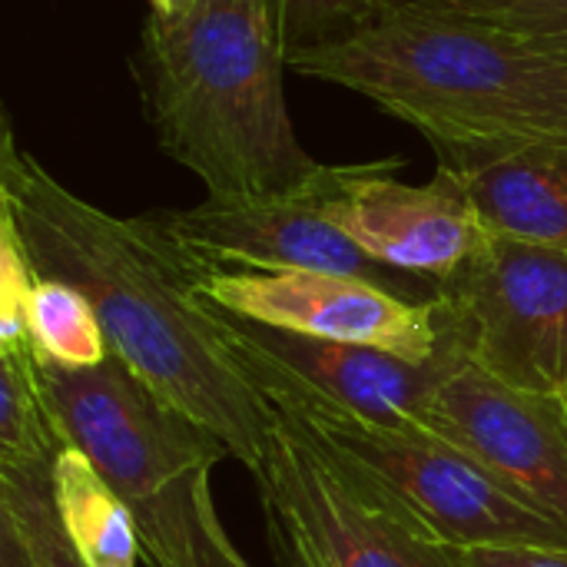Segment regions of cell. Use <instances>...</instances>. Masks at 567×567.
Listing matches in <instances>:
<instances>
[{
    "label": "cell",
    "mask_w": 567,
    "mask_h": 567,
    "mask_svg": "<svg viewBox=\"0 0 567 567\" xmlns=\"http://www.w3.org/2000/svg\"><path fill=\"white\" fill-rule=\"evenodd\" d=\"M0 213L40 276L93 302L110 352L259 478L276 412L236 359L219 309L199 299L196 262L156 219H123L86 203L10 126L0 146Z\"/></svg>",
    "instance_id": "1"
},
{
    "label": "cell",
    "mask_w": 567,
    "mask_h": 567,
    "mask_svg": "<svg viewBox=\"0 0 567 567\" xmlns=\"http://www.w3.org/2000/svg\"><path fill=\"white\" fill-rule=\"evenodd\" d=\"M286 70L266 0L150 10L133 56L156 143L219 199L282 196L322 169L296 136Z\"/></svg>",
    "instance_id": "2"
},
{
    "label": "cell",
    "mask_w": 567,
    "mask_h": 567,
    "mask_svg": "<svg viewBox=\"0 0 567 567\" xmlns=\"http://www.w3.org/2000/svg\"><path fill=\"white\" fill-rule=\"evenodd\" d=\"M289 70L362 93L432 146L567 140V37L399 3Z\"/></svg>",
    "instance_id": "3"
},
{
    "label": "cell",
    "mask_w": 567,
    "mask_h": 567,
    "mask_svg": "<svg viewBox=\"0 0 567 567\" xmlns=\"http://www.w3.org/2000/svg\"><path fill=\"white\" fill-rule=\"evenodd\" d=\"M37 369L63 442L130 505L153 567H196L199 498L229 449L113 352L96 369Z\"/></svg>",
    "instance_id": "4"
},
{
    "label": "cell",
    "mask_w": 567,
    "mask_h": 567,
    "mask_svg": "<svg viewBox=\"0 0 567 567\" xmlns=\"http://www.w3.org/2000/svg\"><path fill=\"white\" fill-rule=\"evenodd\" d=\"M276 419L316 449L375 475L442 545L567 548V528L528 505L508 482L455 442L422 432L365 422L302 395L289 385H256Z\"/></svg>",
    "instance_id": "5"
},
{
    "label": "cell",
    "mask_w": 567,
    "mask_h": 567,
    "mask_svg": "<svg viewBox=\"0 0 567 567\" xmlns=\"http://www.w3.org/2000/svg\"><path fill=\"white\" fill-rule=\"evenodd\" d=\"M435 306L462 362L567 402V249L488 233Z\"/></svg>",
    "instance_id": "6"
},
{
    "label": "cell",
    "mask_w": 567,
    "mask_h": 567,
    "mask_svg": "<svg viewBox=\"0 0 567 567\" xmlns=\"http://www.w3.org/2000/svg\"><path fill=\"white\" fill-rule=\"evenodd\" d=\"M262 508H272L322 567H458L375 475L342 462L276 419L259 472Z\"/></svg>",
    "instance_id": "7"
},
{
    "label": "cell",
    "mask_w": 567,
    "mask_h": 567,
    "mask_svg": "<svg viewBox=\"0 0 567 567\" xmlns=\"http://www.w3.org/2000/svg\"><path fill=\"white\" fill-rule=\"evenodd\" d=\"M193 286L209 306L282 332L369 346L409 362H432L445 352L435 302H419L355 276L196 262Z\"/></svg>",
    "instance_id": "8"
},
{
    "label": "cell",
    "mask_w": 567,
    "mask_h": 567,
    "mask_svg": "<svg viewBox=\"0 0 567 567\" xmlns=\"http://www.w3.org/2000/svg\"><path fill=\"white\" fill-rule=\"evenodd\" d=\"M322 179L326 166L306 186L282 196H206L199 206L150 216L199 266L336 272L375 282L419 302H435L439 286L375 262L326 216Z\"/></svg>",
    "instance_id": "9"
},
{
    "label": "cell",
    "mask_w": 567,
    "mask_h": 567,
    "mask_svg": "<svg viewBox=\"0 0 567 567\" xmlns=\"http://www.w3.org/2000/svg\"><path fill=\"white\" fill-rule=\"evenodd\" d=\"M402 159L326 166V216L375 262L442 286L492 233L455 176L435 169L432 183H405Z\"/></svg>",
    "instance_id": "10"
},
{
    "label": "cell",
    "mask_w": 567,
    "mask_h": 567,
    "mask_svg": "<svg viewBox=\"0 0 567 567\" xmlns=\"http://www.w3.org/2000/svg\"><path fill=\"white\" fill-rule=\"evenodd\" d=\"M219 319L236 359L256 385H289L302 395L346 409L349 415L392 429L425 432V412L442 379L462 362L449 346L432 362H409L369 346L326 342L259 326L223 309Z\"/></svg>",
    "instance_id": "11"
},
{
    "label": "cell",
    "mask_w": 567,
    "mask_h": 567,
    "mask_svg": "<svg viewBox=\"0 0 567 567\" xmlns=\"http://www.w3.org/2000/svg\"><path fill=\"white\" fill-rule=\"evenodd\" d=\"M425 432L475 455L528 505L567 528L565 399L512 389L458 362L425 412Z\"/></svg>",
    "instance_id": "12"
},
{
    "label": "cell",
    "mask_w": 567,
    "mask_h": 567,
    "mask_svg": "<svg viewBox=\"0 0 567 567\" xmlns=\"http://www.w3.org/2000/svg\"><path fill=\"white\" fill-rule=\"evenodd\" d=\"M482 223L512 239L567 249V140L432 146Z\"/></svg>",
    "instance_id": "13"
},
{
    "label": "cell",
    "mask_w": 567,
    "mask_h": 567,
    "mask_svg": "<svg viewBox=\"0 0 567 567\" xmlns=\"http://www.w3.org/2000/svg\"><path fill=\"white\" fill-rule=\"evenodd\" d=\"M53 505L60 528L86 567H136L143 538L130 505L76 449L53 462Z\"/></svg>",
    "instance_id": "14"
},
{
    "label": "cell",
    "mask_w": 567,
    "mask_h": 567,
    "mask_svg": "<svg viewBox=\"0 0 567 567\" xmlns=\"http://www.w3.org/2000/svg\"><path fill=\"white\" fill-rule=\"evenodd\" d=\"M63 449L70 445L43 399L33 349H0V472L53 468Z\"/></svg>",
    "instance_id": "15"
},
{
    "label": "cell",
    "mask_w": 567,
    "mask_h": 567,
    "mask_svg": "<svg viewBox=\"0 0 567 567\" xmlns=\"http://www.w3.org/2000/svg\"><path fill=\"white\" fill-rule=\"evenodd\" d=\"M27 339L37 362L53 369H96L110 359L93 302L63 279H37L27 306Z\"/></svg>",
    "instance_id": "16"
},
{
    "label": "cell",
    "mask_w": 567,
    "mask_h": 567,
    "mask_svg": "<svg viewBox=\"0 0 567 567\" xmlns=\"http://www.w3.org/2000/svg\"><path fill=\"white\" fill-rule=\"evenodd\" d=\"M279 47L289 56L339 43L379 17H385L399 0H266Z\"/></svg>",
    "instance_id": "17"
},
{
    "label": "cell",
    "mask_w": 567,
    "mask_h": 567,
    "mask_svg": "<svg viewBox=\"0 0 567 567\" xmlns=\"http://www.w3.org/2000/svg\"><path fill=\"white\" fill-rule=\"evenodd\" d=\"M0 498H7L37 551V567H86L70 548L56 505H53V468L40 472H0Z\"/></svg>",
    "instance_id": "18"
},
{
    "label": "cell",
    "mask_w": 567,
    "mask_h": 567,
    "mask_svg": "<svg viewBox=\"0 0 567 567\" xmlns=\"http://www.w3.org/2000/svg\"><path fill=\"white\" fill-rule=\"evenodd\" d=\"M40 272L33 269L10 216L0 213V349L30 346L27 306Z\"/></svg>",
    "instance_id": "19"
},
{
    "label": "cell",
    "mask_w": 567,
    "mask_h": 567,
    "mask_svg": "<svg viewBox=\"0 0 567 567\" xmlns=\"http://www.w3.org/2000/svg\"><path fill=\"white\" fill-rule=\"evenodd\" d=\"M399 3L458 13L525 33L567 37V0H399Z\"/></svg>",
    "instance_id": "20"
},
{
    "label": "cell",
    "mask_w": 567,
    "mask_h": 567,
    "mask_svg": "<svg viewBox=\"0 0 567 567\" xmlns=\"http://www.w3.org/2000/svg\"><path fill=\"white\" fill-rule=\"evenodd\" d=\"M196 567H252L229 542L219 515H216V502H213V488L203 492L199 498V532H196Z\"/></svg>",
    "instance_id": "21"
},
{
    "label": "cell",
    "mask_w": 567,
    "mask_h": 567,
    "mask_svg": "<svg viewBox=\"0 0 567 567\" xmlns=\"http://www.w3.org/2000/svg\"><path fill=\"white\" fill-rule=\"evenodd\" d=\"M458 567H567V548L508 545V548H462Z\"/></svg>",
    "instance_id": "22"
},
{
    "label": "cell",
    "mask_w": 567,
    "mask_h": 567,
    "mask_svg": "<svg viewBox=\"0 0 567 567\" xmlns=\"http://www.w3.org/2000/svg\"><path fill=\"white\" fill-rule=\"evenodd\" d=\"M0 567H37L33 542L7 498H0Z\"/></svg>",
    "instance_id": "23"
},
{
    "label": "cell",
    "mask_w": 567,
    "mask_h": 567,
    "mask_svg": "<svg viewBox=\"0 0 567 567\" xmlns=\"http://www.w3.org/2000/svg\"><path fill=\"white\" fill-rule=\"evenodd\" d=\"M266 535H269V548H272L276 567H322L319 558L302 545V538L272 508H266Z\"/></svg>",
    "instance_id": "24"
},
{
    "label": "cell",
    "mask_w": 567,
    "mask_h": 567,
    "mask_svg": "<svg viewBox=\"0 0 567 567\" xmlns=\"http://www.w3.org/2000/svg\"><path fill=\"white\" fill-rule=\"evenodd\" d=\"M150 10H163V13H169V10H176V3H173V0H150Z\"/></svg>",
    "instance_id": "25"
},
{
    "label": "cell",
    "mask_w": 567,
    "mask_h": 567,
    "mask_svg": "<svg viewBox=\"0 0 567 567\" xmlns=\"http://www.w3.org/2000/svg\"><path fill=\"white\" fill-rule=\"evenodd\" d=\"M173 3H176V7H183V3H186V0H173Z\"/></svg>",
    "instance_id": "26"
}]
</instances>
